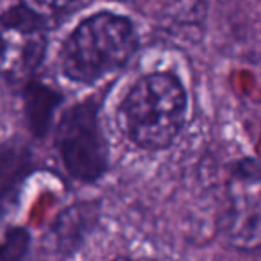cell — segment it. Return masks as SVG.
I'll return each instance as SVG.
<instances>
[{
  "label": "cell",
  "instance_id": "3",
  "mask_svg": "<svg viewBox=\"0 0 261 261\" xmlns=\"http://www.w3.org/2000/svg\"><path fill=\"white\" fill-rule=\"evenodd\" d=\"M56 150L66 174L79 182H95L109 167V147L95 98L77 102L56 127Z\"/></svg>",
  "mask_w": 261,
  "mask_h": 261
},
{
  "label": "cell",
  "instance_id": "9",
  "mask_svg": "<svg viewBox=\"0 0 261 261\" xmlns=\"http://www.w3.org/2000/svg\"><path fill=\"white\" fill-rule=\"evenodd\" d=\"M29 243V236L23 229H15L6 236L4 249H2V259H18L25 252V247Z\"/></svg>",
  "mask_w": 261,
  "mask_h": 261
},
{
  "label": "cell",
  "instance_id": "6",
  "mask_svg": "<svg viewBox=\"0 0 261 261\" xmlns=\"http://www.w3.org/2000/svg\"><path fill=\"white\" fill-rule=\"evenodd\" d=\"M88 213H90V206H73L58 218L54 229H52L56 249L66 254L75 249L77 243L84 238L86 220L90 218Z\"/></svg>",
  "mask_w": 261,
  "mask_h": 261
},
{
  "label": "cell",
  "instance_id": "4",
  "mask_svg": "<svg viewBox=\"0 0 261 261\" xmlns=\"http://www.w3.org/2000/svg\"><path fill=\"white\" fill-rule=\"evenodd\" d=\"M222 236L231 249L242 252L261 250V206L254 200H240L225 217Z\"/></svg>",
  "mask_w": 261,
  "mask_h": 261
},
{
  "label": "cell",
  "instance_id": "2",
  "mask_svg": "<svg viewBox=\"0 0 261 261\" xmlns=\"http://www.w3.org/2000/svg\"><path fill=\"white\" fill-rule=\"evenodd\" d=\"M138 50L129 18L102 11L83 20L59 52V68L72 83L93 84L122 70Z\"/></svg>",
  "mask_w": 261,
  "mask_h": 261
},
{
  "label": "cell",
  "instance_id": "5",
  "mask_svg": "<svg viewBox=\"0 0 261 261\" xmlns=\"http://www.w3.org/2000/svg\"><path fill=\"white\" fill-rule=\"evenodd\" d=\"M63 97L52 88L40 83H31L23 90V111L29 123V129L36 138H43L54 118Z\"/></svg>",
  "mask_w": 261,
  "mask_h": 261
},
{
  "label": "cell",
  "instance_id": "7",
  "mask_svg": "<svg viewBox=\"0 0 261 261\" xmlns=\"http://www.w3.org/2000/svg\"><path fill=\"white\" fill-rule=\"evenodd\" d=\"M31 154L25 145H20L15 140L11 143H4L2 147V192H4L6 200L13 188H16L25 175Z\"/></svg>",
  "mask_w": 261,
  "mask_h": 261
},
{
  "label": "cell",
  "instance_id": "8",
  "mask_svg": "<svg viewBox=\"0 0 261 261\" xmlns=\"http://www.w3.org/2000/svg\"><path fill=\"white\" fill-rule=\"evenodd\" d=\"M91 0H20V8L38 22L59 20L90 4Z\"/></svg>",
  "mask_w": 261,
  "mask_h": 261
},
{
  "label": "cell",
  "instance_id": "1",
  "mask_svg": "<svg viewBox=\"0 0 261 261\" xmlns=\"http://www.w3.org/2000/svg\"><path fill=\"white\" fill-rule=\"evenodd\" d=\"M188 109L182 83L167 72L138 79L116 109V123L135 147L161 150L181 133Z\"/></svg>",
  "mask_w": 261,
  "mask_h": 261
}]
</instances>
